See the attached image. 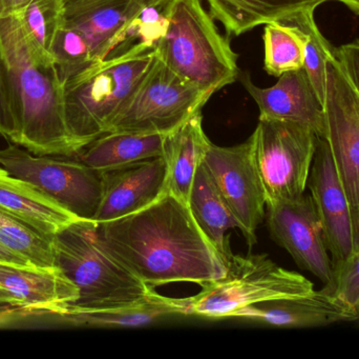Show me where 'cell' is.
Wrapping results in <instances>:
<instances>
[{
    "instance_id": "10",
    "label": "cell",
    "mask_w": 359,
    "mask_h": 359,
    "mask_svg": "<svg viewBox=\"0 0 359 359\" xmlns=\"http://www.w3.org/2000/svg\"><path fill=\"white\" fill-rule=\"evenodd\" d=\"M202 164L251 248L257 244V230L267 204L253 164L250 138L234 147L209 143Z\"/></svg>"
},
{
    "instance_id": "38",
    "label": "cell",
    "mask_w": 359,
    "mask_h": 359,
    "mask_svg": "<svg viewBox=\"0 0 359 359\" xmlns=\"http://www.w3.org/2000/svg\"><path fill=\"white\" fill-rule=\"evenodd\" d=\"M143 6H160L164 8L170 0H135Z\"/></svg>"
},
{
    "instance_id": "29",
    "label": "cell",
    "mask_w": 359,
    "mask_h": 359,
    "mask_svg": "<svg viewBox=\"0 0 359 359\" xmlns=\"http://www.w3.org/2000/svg\"><path fill=\"white\" fill-rule=\"evenodd\" d=\"M265 25L263 35L265 71L269 75L280 77L286 72L303 69L304 46L299 35L278 21Z\"/></svg>"
},
{
    "instance_id": "36",
    "label": "cell",
    "mask_w": 359,
    "mask_h": 359,
    "mask_svg": "<svg viewBox=\"0 0 359 359\" xmlns=\"http://www.w3.org/2000/svg\"><path fill=\"white\" fill-rule=\"evenodd\" d=\"M352 218H353L354 254H356L359 251V210L352 214Z\"/></svg>"
},
{
    "instance_id": "14",
    "label": "cell",
    "mask_w": 359,
    "mask_h": 359,
    "mask_svg": "<svg viewBox=\"0 0 359 359\" xmlns=\"http://www.w3.org/2000/svg\"><path fill=\"white\" fill-rule=\"evenodd\" d=\"M168 193L163 156L102 172V197L94 221L107 223L149 207Z\"/></svg>"
},
{
    "instance_id": "28",
    "label": "cell",
    "mask_w": 359,
    "mask_h": 359,
    "mask_svg": "<svg viewBox=\"0 0 359 359\" xmlns=\"http://www.w3.org/2000/svg\"><path fill=\"white\" fill-rule=\"evenodd\" d=\"M65 0H29L15 14L29 44L50 58V46L65 25Z\"/></svg>"
},
{
    "instance_id": "32",
    "label": "cell",
    "mask_w": 359,
    "mask_h": 359,
    "mask_svg": "<svg viewBox=\"0 0 359 359\" xmlns=\"http://www.w3.org/2000/svg\"><path fill=\"white\" fill-rule=\"evenodd\" d=\"M335 57L359 95V39L335 48Z\"/></svg>"
},
{
    "instance_id": "15",
    "label": "cell",
    "mask_w": 359,
    "mask_h": 359,
    "mask_svg": "<svg viewBox=\"0 0 359 359\" xmlns=\"http://www.w3.org/2000/svg\"><path fill=\"white\" fill-rule=\"evenodd\" d=\"M238 80L257 103L259 118L304 124L324 138V101L318 96L304 67L283 74L270 88L255 86L247 72L241 71Z\"/></svg>"
},
{
    "instance_id": "27",
    "label": "cell",
    "mask_w": 359,
    "mask_h": 359,
    "mask_svg": "<svg viewBox=\"0 0 359 359\" xmlns=\"http://www.w3.org/2000/svg\"><path fill=\"white\" fill-rule=\"evenodd\" d=\"M0 244L40 268L56 267L53 236L36 229L20 217L0 208Z\"/></svg>"
},
{
    "instance_id": "18",
    "label": "cell",
    "mask_w": 359,
    "mask_h": 359,
    "mask_svg": "<svg viewBox=\"0 0 359 359\" xmlns=\"http://www.w3.org/2000/svg\"><path fill=\"white\" fill-rule=\"evenodd\" d=\"M142 8L135 0H65V23L86 36L94 63H101L118 32Z\"/></svg>"
},
{
    "instance_id": "21",
    "label": "cell",
    "mask_w": 359,
    "mask_h": 359,
    "mask_svg": "<svg viewBox=\"0 0 359 359\" xmlns=\"http://www.w3.org/2000/svg\"><path fill=\"white\" fill-rule=\"evenodd\" d=\"M189 297L174 299L154 294L143 303L122 309L99 312H72L59 316L74 326L95 328H140L157 324L172 316L190 315Z\"/></svg>"
},
{
    "instance_id": "2",
    "label": "cell",
    "mask_w": 359,
    "mask_h": 359,
    "mask_svg": "<svg viewBox=\"0 0 359 359\" xmlns=\"http://www.w3.org/2000/svg\"><path fill=\"white\" fill-rule=\"evenodd\" d=\"M0 56L16 122L15 145L36 155H77L81 148L67 128L62 81L52 59L29 44L16 14L0 18Z\"/></svg>"
},
{
    "instance_id": "13",
    "label": "cell",
    "mask_w": 359,
    "mask_h": 359,
    "mask_svg": "<svg viewBox=\"0 0 359 359\" xmlns=\"http://www.w3.org/2000/svg\"><path fill=\"white\" fill-rule=\"evenodd\" d=\"M320 217L334 271L354 254L353 218L347 194L326 139L318 137L308 187Z\"/></svg>"
},
{
    "instance_id": "26",
    "label": "cell",
    "mask_w": 359,
    "mask_h": 359,
    "mask_svg": "<svg viewBox=\"0 0 359 359\" xmlns=\"http://www.w3.org/2000/svg\"><path fill=\"white\" fill-rule=\"evenodd\" d=\"M316 8V6L303 8L278 22L290 27L301 38L304 46V69L318 96L324 101L327 60L335 57V48L324 37L314 20Z\"/></svg>"
},
{
    "instance_id": "31",
    "label": "cell",
    "mask_w": 359,
    "mask_h": 359,
    "mask_svg": "<svg viewBox=\"0 0 359 359\" xmlns=\"http://www.w3.org/2000/svg\"><path fill=\"white\" fill-rule=\"evenodd\" d=\"M0 136L15 143L17 137L16 122L11 107L6 84V72L0 56Z\"/></svg>"
},
{
    "instance_id": "9",
    "label": "cell",
    "mask_w": 359,
    "mask_h": 359,
    "mask_svg": "<svg viewBox=\"0 0 359 359\" xmlns=\"http://www.w3.org/2000/svg\"><path fill=\"white\" fill-rule=\"evenodd\" d=\"M0 167L39 188L69 212L94 221L102 197V172L80 160L36 155L20 145L0 150Z\"/></svg>"
},
{
    "instance_id": "33",
    "label": "cell",
    "mask_w": 359,
    "mask_h": 359,
    "mask_svg": "<svg viewBox=\"0 0 359 359\" xmlns=\"http://www.w3.org/2000/svg\"><path fill=\"white\" fill-rule=\"evenodd\" d=\"M27 315L31 314L20 308L0 303V326L16 322L18 318H25Z\"/></svg>"
},
{
    "instance_id": "16",
    "label": "cell",
    "mask_w": 359,
    "mask_h": 359,
    "mask_svg": "<svg viewBox=\"0 0 359 359\" xmlns=\"http://www.w3.org/2000/svg\"><path fill=\"white\" fill-rule=\"evenodd\" d=\"M0 288L31 315L58 318L79 299L77 287L58 267L0 263Z\"/></svg>"
},
{
    "instance_id": "35",
    "label": "cell",
    "mask_w": 359,
    "mask_h": 359,
    "mask_svg": "<svg viewBox=\"0 0 359 359\" xmlns=\"http://www.w3.org/2000/svg\"><path fill=\"white\" fill-rule=\"evenodd\" d=\"M0 263H14V265H21V266H29L27 261L21 259L20 257L16 256V255L13 254L11 251H8V249L4 248L0 244Z\"/></svg>"
},
{
    "instance_id": "11",
    "label": "cell",
    "mask_w": 359,
    "mask_h": 359,
    "mask_svg": "<svg viewBox=\"0 0 359 359\" xmlns=\"http://www.w3.org/2000/svg\"><path fill=\"white\" fill-rule=\"evenodd\" d=\"M324 112V138L353 214L359 210V95L337 57L327 60Z\"/></svg>"
},
{
    "instance_id": "7",
    "label": "cell",
    "mask_w": 359,
    "mask_h": 359,
    "mask_svg": "<svg viewBox=\"0 0 359 359\" xmlns=\"http://www.w3.org/2000/svg\"><path fill=\"white\" fill-rule=\"evenodd\" d=\"M249 138L266 204L304 195L318 148L316 132L297 122L259 118Z\"/></svg>"
},
{
    "instance_id": "24",
    "label": "cell",
    "mask_w": 359,
    "mask_h": 359,
    "mask_svg": "<svg viewBox=\"0 0 359 359\" xmlns=\"http://www.w3.org/2000/svg\"><path fill=\"white\" fill-rule=\"evenodd\" d=\"M188 208L196 225L226 261L231 257L228 230L238 229V223L215 189L203 164L198 167L188 200Z\"/></svg>"
},
{
    "instance_id": "12",
    "label": "cell",
    "mask_w": 359,
    "mask_h": 359,
    "mask_svg": "<svg viewBox=\"0 0 359 359\" xmlns=\"http://www.w3.org/2000/svg\"><path fill=\"white\" fill-rule=\"evenodd\" d=\"M270 235L284 248L301 269L324 284L323 291L332 294L335 271L325 242L320 217L310 194L267 206Z\"/></svg>"
},
{
    "instance_id": "37",
    "label": "cell",
    "mask_w": 359,
    "mask_h": 359,
    "mask_svg": "<svg viewBox=\"0 0 359 359\" xmlns=\"http://www.w3.org/2000/svg\"><path fill=\"white\" fill-rule=\"evenodd\" d=\"M0 303H4V305H10L13 306V307L20 308V309H22V308L19 306V303H17L16 299H15L14 297L10 294V293L2 290L1 288H0Z\"/></svg>"
},
{
    "instance_id": "25",
    "label": "cell",
    "mask_w": 359,
    "mask_h": 359,
    "mask_svg": "<svg viewBox=\"0 0 359 359\" xmlns=\"http://www.w3.org/2000/svg\"><path fill=\"white\" fill-rule=\"evenodd\" d=\"M164 8L143 6L111 40L102 61L154 52L168 31Z\"/></svg>"
},
{
    "instance_id": "5",
    "label": "cell",
    "mask_w": 359,
    "mask_h": 359,
    "mask_svg": "<svg viewBox=\"0 0 359 359\" xmlns=\"http://www.w3.org/2000/svg\"><path fill=\"white\" fill-rule=\"evenodd\" d=\"M156 58L154 51L94 63L63 84L67 128L81 150L109 133Z\"/></svg>"
},
{
    "instance_id": "39",
    "label": "cell",
    "mask_w": 359,
    "mask_h": 359,
    "mask_svg": "<svg viewBox=\"0 0 359 359\" xmlns=\"http://www.w3.org/2000/svg\"><path fill=\"white\" fill-rule=\"evenodd\" d=\"M327 1H332V0H327ZM333 1H339L345 4L349 10L359 15V0H333Z\"/></svg>"
},
{
    "instance_id": "23",
    "label": "cell",
    "mask_w": 359,
    "mask_h": 359,
    "mask_svg": "<svg viewBox=\"0 0 359 359\" xmlns=\"http://www.w3.org/2000/svg\"><path fill=\"white\" fill-rule=\"evenodd\" d=\"M209 13L224 25L228 35L238 36L255 27L280 20L327 0H206Z\"/></svg>"
},
{
    "instance_id": "22",
    "label": "cell",
    "mask_w": 359,
    "mask_h": 359,
    "mask_svg": "<svg viewBox=\"0 0 359 359\" xmlns=\"http://www.w3.org/2000/svg\"><path fill=\"white\" fill-rule=\"evenodd\" d=\"M165 134L111 132L101 135L77 154L78 160L103 171L160 157Z\"/></svg>"
},
{
    "instance_id": "4",
    "label": "cell",
    "mask_w": 359,
    "mask_h": 359,
    "mask_svg": "<svg viewBox=\"0 0 359 359\" xmlns=\"http://www.w3.org/2000/svg\"><path fill=\"white\" fill-rule=\"evenodd\" d=\"M165 35L156 56L187 81L215 94L238 80V55L201 0H170Z\"/></svg>"
},
{
    "instance_id": "20",
    "label": "cell",
    "mask_w": 359,
    "mask_h": 359,
    "mask_svg": "<svg viewBox=\"0 0 359 359\" xmlns=\"http://www.w3.org/2000/svg\"><path fill=\"white\" fill-rule=\"evenodd\" d=\"M202 119L198 112L164 137L162 156L168 169V192L187 206L196 171L211 143Z\"/></svg>"
},
{
    "instance_id": "6",
    "label": "cell",
    "mask_w": 359,
    "mask_h": 359,
    "mask_svg": "<svg viewBox=\"0 0 359 359\" xmlns=\"http://www.w3.org/2000/svg\"><path fill=\"white\" fill-rule=\"evenodd\" d=\"M201 287L198 294L189 297L190 315L210 320L230 318L234 312L263 301L316 293L307 278L280 267L265 254H232L226 261V273Z\"/></svg>"
},
{
    "instance_id": "34",
    "label": "cell",
    "mask_w": 359,
    "mask_h": 359,
    "mask_svg": "<svg viewBox=\"0 0 359 359\" xmlns=\"http://www.w3.org/2000/svg\"><path fill=\"white\" fill-rule=\"evenodd\" d=\"M29 0H0V18L18 12Z\"/></svg>"
},
{
    "instance_id": "8",
    "label": "cell",
    "mask_w": 359,
    "mask_h": 359,
    "mask_svg": "<svg viewBox=\"0 0 359 359\" xmlns=\"http://www.w3.org/2000/svg\"><path fill=\"white\" fill-rule=\"evenodd\" d=\"M211 96L156 58L109 133L168 134L201 112Z\"/></svg>"
},
{
    "instance_id": "1",
    "label": "cell",
    "mask_w": 359,
    "mask_h": 359,
    "mask_svg": "<svg viewBox=\"0 0 359 359\" xmlns=\"http://www.w3.org/2000/svg\"><path fill=\"white\" fill-rule=\"evenodd\" d=\"M98 232L107 250L151 288L202 286L226 273L225 261L187 204L168 192L143 210L98 223Z\"/></svg>"
},
{
    "instance_id": "17",
    "label": "cell",
    "mask_w": 359,
    "mask_h": 359,
    "mask_svg": "<svg viewBox=\"0 0 359 359\" xmlns=\"http://www.w3.org/2000/svg\"><path fill=\"white\" fill-rule=\"evenodd\" d=\"M230 318L251 320L276 328H316L358 320L334 295L316 291L309 296L274 299L248 306Z\"/></svg>"
},
{
    "instance_id": "19",
    "label": "cell",
    "mask_w": 359,
    "mask_h": 359,
    "mask_svg": "<svg viewBox=\"0 0 359 359\" xmlns=\"http://www.w3.org/2000/svg\"><path fill=\"white\" fill-rule=\"evenodd\" d=\"M0 208L54 236L79 221L39 188L14 176L0 167Z\"/></svg>"
},
{
    "instance_id": "3",
    "label": "cell",
    "mask_w": 359,
    "mask_h": 359,
    "mask_svg": "<svg viewBox=\"0 0 359 359\" xmlns=\"http://www.w3.org/2000/svg\"><path fill=\"white\" fill-rule=\"evenodd\" d=\"M53 244L56 267L79 291L67 313L122 309L143 303L155 292L107 250L95 221L71 223L53 236Z\"/></svg>"
},
{
    "instance_id": "30",
    "label": "cell",
    "mask_w": 359,
    "mask_h": 359,
    "mask_svg": "<svg viewBox=\"0 0 359 359\" xmlns=\"http://www.w3.org/2000/svg\"><path fill=\"white\" fill-rule=\"evenodd\" d=\"M50 55L62 84L94 63L86 36L65 23L56 34Z\"/></svg>"
}]
</instances>
